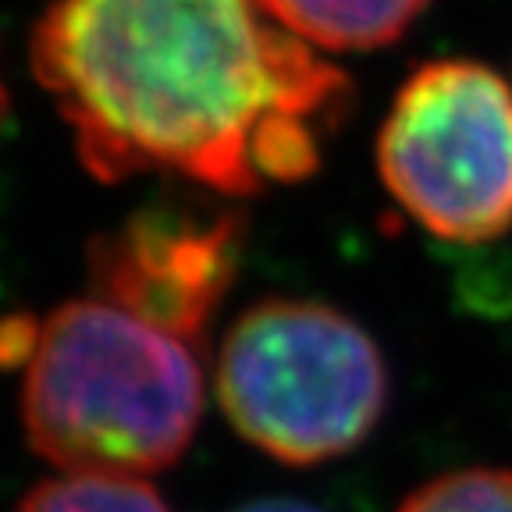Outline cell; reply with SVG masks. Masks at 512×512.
<instances>
[{"mask_svg": "<svg viewBox=\"0 0 512 512\" xmlns=\"http://www.w3.org/2000/svg\"><path fill=\"white\" fill-rule=\"evenodd\" d=\"M32 72L96 178L168 171L221 196L313 175L352 100L260 0H54Z\"/></svg>", "mask_w": 512, "mask_h": 512, "instance_id": "cell-1", "label": "cell"}, {"mask_svg": "<svg viewBox=\"0 0 512 512\" xmlns=\"http://www.w3.org/2000/svg\"><path fill=\"white\" fill-rule=\"evenodd\" d=\"M203 413L192 342L100 299L64 303L25 363V438L64 473L143 477L189 448Z\"/></svg>", "mask_w": 512, "mask_h": 512, "instance_id": "cell-2", "label": "cell"}, {"mask_svg": "<svg viewBox=\"0 0 512 512\" xmlns=\"http://www.w3.org/2000/svg\"><path fill=\"white\" fill-rule=\"evenodd\" d=\"M217 399L249 445L278 463L317 466L360 448L381 424L388 363L335 306L267 299L224 335Z\"/></svg>", "mask_w": 512, "mask_h": 512, "instance_id": "cell-3", "label": "cell"}, {"mask_svg": "<svg viewBox=\"0 0 512 512\" xmlns=\"http://www.w3.org/2000/svg\"><path fill=\"white\" fill-rule=\"evenodd\" d=\"M392 200L448 242L512 228V86L488 64L431 61L395 93L377 136Z\"/></svg>", "mask_w": 512, "mask_h": 512, "instance_id": "cell-4", "label": "cell"}, {"mask_svg": "<svg viewBox=\"0 0 512 512\" xmlns=\"http://www.w3.org/2000/svg\"><path fill=\"white\" fill-rule=\"evenodd\" d=\"M242 217L196 203H150L89 242L93 299L196 342L239 271Z\"/></svg>", "mask_w": 512, "mask_h": 512, "instance_id": "cell-5", "label": "cell"}, {"mask_svg": "<svg viewBox=\"0 0 512 512\" xmlns=\"http://www.w3.org/2000/svg\"><path fill=\"white\" fill-rule=\"evenodd\" d=\"M267 15L310 47L377 50L406 36L431 0H260Z\"/></svg>", "mask_w": 512, "mask_h": 512, "instance_id": "cell-6", "label": "cell"}, {"mask_svg": "<svg viewBox=\"0 0 512 512\" xmlns=\"http://www.w3.org/2000/svg\"><path fill=\"white\" fill-rule=\"evenodd\" d=\"M18 512H171L168 502L139 477L64 473L22 498Z\"/></svg>", "mask_w": 512, "mask_h": 512, "instance_id": "cell-7", "label": "cell"}, {"mask_svg": "<svg viewBox=\"0 0 512 512\" xmlns=\"http://www.w3.org/2000/svg\"><path fill=\"white\" fill-rule=\"evenodd\" d=\"M395 512H512V470L470 466L427 480Z\"/></svg>", "mask_w": 512, "mask_h": 512, "instance_id": "cell-8", "label": "cell"}, {"mask_svg": "<svg viewBox=\"0 0 512 512\" xmlns=\"http://www.w3.org/2000/svg\"><path fill=\"white\" fill-rule=\"evenodd\" d=\"M235 512H328V509H320V505H310V502H299V498H260V502H249Z\"/></svg>", "mask_w": 512, "mask_h": 512, "instance_id": "cell-9", "label": "cell"}, {"mask_svg": "<svg viewBox=\"0 0 512 512\" xmlns=\"http://www.w3.org/2000/svg\"><path fill=\"white\" fill-rule=\"evenodd\" d=\"M8 114V93H4V82H0V121Z\"/></svg>", "mask_w": 512, "mask_h": 512, "instance_id": "cell-10", "label": "cell"}]
</instances>
